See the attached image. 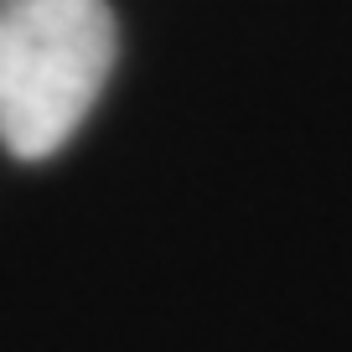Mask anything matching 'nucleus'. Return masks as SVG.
I'll use <instances>...</instances> for the list:
<instances>
[{
  "mask_svg": "<svg viewBox=\"0 0 352 352\" xmlns=\"http://www.w3.org/2000/svg\"><path fill=\"white\" fill-rule=\"evenodd\" d=\"M104 0H0V145L16 161L57 155L114 67Z\"/></svg>",
  "mask_w": 352,
  "mask_h": 352,
  "instance_id": "nucleus-1",
  "label": "nucleus"
}]
</instances>
